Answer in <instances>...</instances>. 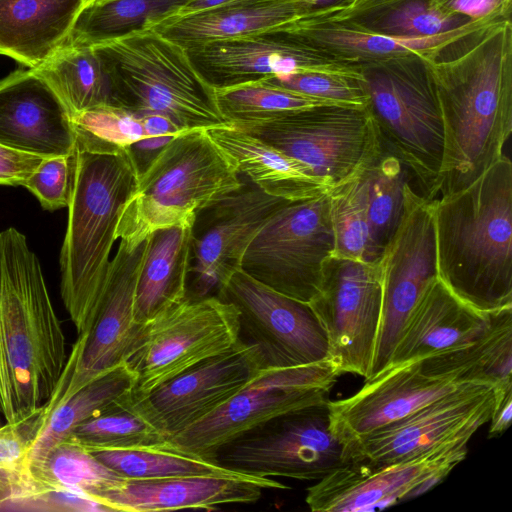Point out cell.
<instances>
[{
    "label": "cell",
    "instance_id": "9",
    "mask_svg": "<svg viewBox=\"0 0 512 512\" xmlns=\"http://www.w3.org/2000/svg\"><path fill=\"white\" fill-rule=\"evenodd\" d=\"M239 339L238 312L231 303L217 296L185 298L140 325L124 360L134 376L133 391L145 395Z\"/></svg>",
    "mask_w": 512,
    "mask_h": 512
},
{
    "label": "cell",
    "instance_id": "30",
    "mask_svg": "<svg viewBox=\"0 0 512 512\" xmlns=\"http://www.w3.org/2000/svg\"><path fill=\"white\" fill-rule=\"evenodd\" d=\"M419 362L428 376L512 387V307L493 312L490 326L475 340Z\"/></svg>",
    "mask_w": 512,
    "mask_h": 512
},
{
    "label": "cell",
    "instance_id": "13",
    "mask_svg": "<svg viewBox=\"0 0 512 512\" xmlns=\"http://www.w3.org/2000/svg\"><path fill=\"white\" fill-rule=\"evenodd\" d=\"M379 263L381 316L367 379L387 368L411 312L438 278L434 199L416 192L410 182L404 190L401 221Z\"/></svg>",
    "mask_w": 512,
    "mask_h": 512
},
{
    "label": "cell",
    "instance_id": "2",
    "mask_svg": "<svg viewBox=\"0 0 512 512\" xmlns=\"http://www.w3.org/2000/svg\"><path fill=\"white\" fill-rule=\"evenodd\" d=\"M438 278L484 313L512 307V163L503 155L476 180L434 199Z\"/></svg>",
    "mask_w": 512,
    "mask_h": 512
},
{
    "label": "cell",
    "instance_id": "50",
    "mask_svg": "<svg viewBox=\"0 0 512 512\" xmlns=\"http://www.w3.org/2000/svg\"><path fill=\"white\" fill-rule=\"evenodd\" d=\"M230 1L232 0H188L185 3V5L182 8H180L178 12L168 20H173L187 15L195 14L216 6L223 5Z\"/></svg>",
    "mask_w": 512,
    "mask_h": 512
},
{
    "label": "cell",
    "instance_id": "26",
    "mask_svg": "<svg viewBox=\"0 0 512 512\" xmlns=\"http://www.w3.org/2000/svg\"><path fill=\"white\" fill-rule=\"evenodd\" d=\"M305 0H232L162 22L154 30L186 50L281 29L305 14Z\"/></svg>",
    "mask_w": 512,
    "mask_h": 512
},
{
    "label": "cell",
    "instance_id": "15",
    "mask_svg": "<svg viewBox=\"0 0 512 512\" xmlns=\"http://www.w3.org/2000/svg\"><path fill=\"white\" fill-rule=\"evenodd\" d=\"M147 239L136 247L120 240L110 260L90 326L78 335L58 385L41 412L67 400L90 381L124 362L140 325L134 322L137 279Z\"/></svg>",
    "mask_w": 512,
    "mask_h": 512
},
{
    "label": "cell",
    "instance_id": "41",
    "mask_svg": "<svg viewBox=\"0 0 512 512\" xmlns=\"http://www.w3.org/2000/svg\"><path fill=\"white\" fill-rule=\"evenodd\" d=\"M76 148L117 154L147 138L141 114L119 106H100L71 115Z\"/></svg>",
    "mask_w": 512,
    "mask_h": 512
},
{
    "label": "cell",
    "instance_id": "35",
    "mask_svg": "<svg viewBox=\"0 0 512 512\" xmlns=\"http://www.w3.org/2000/svg\"><path fill=\"white\" fill-rule=\"evenodd\" d=\"M29 489L13 506L44 491L70 490L88 497L123 479L82 445L68 438L55 445L42 460L29 465Z\"/></svg>",
    "mask_w": 512,
    "mask_h": 512
},
{
    "label": "cell",
    "instance_id": "48",
    "mask_svg": "<svg viewBox=\"0 0 512 512\" xmlns=\"http://www.w3.org/2000/svg\"><path fill=\"white\" fill-rule=\"evenodd\" d=\"M147 137H174L182 130L168 117L158 114H141Z\"/></svg>",
    "mask_w": 512,
    "mask_h": 512
},
{
    "label": "cell",
    "instance_id": "22",
    "mask_svg": "<svg viewBox=\"0 0 512 512\" xmlns=\"http://www.w3.org/2000/svg\"><path fill=\"white\" fill-rule=\"evenodd\" d=\"M0 144L40 156H69L76 146L71 115L33 69L0 80Z\"/></svg>",
    "mask_w": 512,
    "mask_h": 512
},
{
    "label": "cell",
    "instance_id": "31",
    "mask_svg": "<svg viewBox=\"0 0 512 512\" xmlns=\"http://www.w3.org/2000/svg\"><path fill=\"white\" fill-rule=\"evenodd\" d=\"M134 376L123 362L90 381L67 400L33 418L35 433L28 463L39 462L74 429L134 390Z\"/></svg>",
    "mask_w": 512,
    "mask_h": 512
},
{
    "label": "cell",
    "instance_id": "45",
    "mask_svg": "<svg viewBox=\"0 0 512 512\" xmlns=\"http://www.w3.org/2000/svg\"><path fill=\"white\" fill-rule=\"evenodd\" d=\"M460 21L459 17L444 14L423 1L412 0L391 12L382 27L391 35L425 37L454 30Z\"/></svg>",
    "mask_w": 512,
    "mask_h": 512
},
{
    "label": "cell",
    "instance_id": "25",
    "mask_svg": "<svg viewBox=\"0 0 512 512\" xmlns=\"http://www.w3.org/2000/svg\"><path fill=\"white\" fill-rule=\"evenodd\" d=\"M492 314L470 307L437 278L411 312L387 367L420 361L475 340L490 326Z\"/></svg>",
    "mask_w": 512,
    "mask_h": 512
},
{
    "label": "cell",
    "instance_id": "3",
    "mask_svg": "<svg viewBox=\"0 0 512 512\" xmlns=\"http://www.w3.org/2000/svg\"><path fill=\"white\" fill-rule=\"evenodd\" d=\"M139 173L129 149L74 151L68 224L60 251V292L77 334L86 332L100 296L122 208Z\"/></svg>",
    "mask_w": 512,
    "mask_h": 512
},
{
    "label": "cell",
    "instance_id": "42",
    "mask_svg": "<svg viewBox=\"0 0 512 512\" xmlns=\"http://www.w3.org/2000/svg\"><path fill=\"white\" fill-rule=\"evenodd\" d=\"M35 433L33 418L0 426V506L22 497L29 488L28 454Z\"/></svg>",
    "mask_w": 512,
    "mask_h": 512
},
{
    "label": "cell",
    "instance_id": "43",
    "mask_svg": "<svg viewBox=\"0 0 512 512\" xmlns=\"http://www.w3.org/2000/svg\"><path fill=\"white\" fill-rule=\"evenodd\" d=\"M262 80L280 88L340 104L368 105L361 77L318 71H298Z\"/></svg>",
    "mask_w": 512,
    "mask_h": 512
},
{
    "label": "cell",
    "instance_id": "38",
    "mask_svg": "<svg viewBox=\"0 0 512 512\" xmlns=\"http://www.w3.org/2000/svg\"><path fill=\"white\" fill-rule=\"evenodd\" d=\"M214 90L217 106L231 124L261 122L297 110L340 104L280 88L263 80Z\"/></svg>",
    "mask_w": 512,
    "mask_h": 512
},
{
    "label": "cell",
    "instance_id": "8",
    "mask_svg": "<svg viewBox=\"0 0 512 512\" xmlns=\"http://www.w3.org/2000/svg\"><path fill=\"white\" fill-rule=\"evenodd\" d=\"M361 81L383 148L420 187L439 194L444 130L433 77L412 68H369Z\"/></svg>",
    "mask_w": 512,
    "mask_h": 512
},
{
    "label": "cell",
    "instance_id": "14",
    "mask_svg": "<svg viewBox=\"0 0 512 512\" xmlns=\"http://www.w3.org/2000/svg\"><path fill=\"white\" fill-rule=\"evenodd\" d=\"M328 341V360L339 375L370 374L382 305L379 262L330 255L316 295L308 303Z\"/></svg>",
    "mask_w": 512,
    "mask_h": 512
},
{
    "label": "cell",
    "instance_id": "40",
    "mask_svg": "<svg viewBox=\"0 0 512 512\" xmlns=\"http://www.w3.org/2000/svg\"><path fill=\"white\" fill-rule=\"evenodd\" d=\"M334 236L332 255L364 262L377 261L371 242L364 175L329 192Z\"/></svg>",
    "mask_w": 512,
    "mask_h": 512
},
{
    "label": "cell",
    "instance_id": "6",
    "mask_svg": "<svg viewBox=\"0 0 512 512\" xmlns=\"http://www.w3.org/2000/svg\"><path fill=\"white\" fill-rule=\"evenodd\" d=\"M433 80L444 130L439 187L444 195L468 186L504 155L512 132L511 83L496 49L474 68Z\"/></svg>",
    "mask_w": 512,
    "mask_h": 512
},
{
    "label": "cell",
    "instance_id": "29",
    "mask_svg": "<svg viewBox=\"0 0 512 512\" xmlns=\"http://www.w3.org/2000/svg\"><path fill=\"white\" fill-rule=\"evenodd\" d=\"M190 262L191 227L159 229L147 238L135 292L136 324L153 320L186 298Z\"/></svg>",
    "mask_w": 512,
    "mask_h": 512
},
{
    "label": "cell",
    "instance_id": "18",
    "mask_svg": "<svg viewBox=\"0 0 512 512\" xmlns=\"http://www.w3.org/2000/svg\"><path fill=\"white\" fill-rule=\"evenodd\" d=\"M496 397L494 385L466 383L409 416L350 442L346 446L348 459L392 464L442 446L469 441L489 422Z\"/></svg>",
    "mask_w": 512,
    "mask_h": 512
},
{
    "label": "cell",
    "instance_id": "10",
    "mask_svg": "<svg viewBox=\"0 0 512 512\" xmlns=\"http://www.w3.org/2000/svg\"><path fill=\"white\" fill-rule=\"evenodd\" d=\"M328 401L282 413L221 446L213 459L256 477L318 481L349 462L332 432Z\"/></svg>",
    "mask_w": 512,
    "mask_h": 512
},
{
    "label": "cell",
    "instance_id": "36",
    "mask_svg": "<svg viewBox=\"0 0 512 512\" xmlns=\"http://www.w3.org/2000/svg\"><path fill=\"white\" fill-rule=\"evenodd\" d=\"M409 178L403 163L385 150L364 174L371 242L377 261L401 221L404 190Z\"/></svg>",
    "mask_w": 512,
    "mask_h": 512
},
{
    "label": "cell",
    "instance_id": "4",
    "mask_svg": "<svg viewBox=\"0 0 512 512\" xmlns=\"http://www.w3.org/2000/svg\"><path fill=\"white\" fill-rule=\"evenodd\" d=\"M239 175L204 129L174 136L139 174L116 238L136 247L156 230L191 227L201 209L242 185Z\"/></svg>",
    "mask_w": 512,
    "mask_h": 512
},
{
    "label": "cell",
    "instance_id": "49",
    "mask_svg": "<svg viewBox=\"0 0 512 512\" xmlns=\"http://www.w3.org/2000/svg\"><path fill=\"white\" fill-rule=\"evenodd\" d=\"M499 0H450L449 7L466 16L480 17L490 13Z\"/></svg>",
    "mask_w": 512,
    "mask_h": 512
},
{
    "label": "cell",
    "instance_id": "20",
    "mask_svg": "<svg viewBox=\"0 0 512 512\" xmlns=\"http://www.w3.org/2000/svg\"><path fill=\"white\" fill-rule=\"evenodd\" d=\"M263 368L258 347L240 338L230 350L145 395L136 394L149 418L169 438L223 405Z\"/></svg>",
    "mask_w": 512,
    "mask_h": 512
},
{
    "label": "cell",
    "instance_id": "47",
    "mask_svg": "<svg viewBox=\"0 0 512 512\" xmlns=\"http://www.w3.org/2000/svg\"><path fill=\"white\" fill-rule=\"evenodd\" d=\"M496 391V403L489 420L488 438L503 434L510 426L512 418V387L496 388Z\"/></svg>",
    "mask_w": 512,
    "mask_h": 512
},
{
    "label": "cell",
    "instance_id": "11",
    "mask_svg": "<svg viewBox=\"0 0 512 512\" xmlns=\"http://www.w3.org/2000/svg\"><path fill=\"white\" fill-rule=\"evenodd\" d=\"M339 376L328 359L295 367L263 368L223 405L170 436L164 448L213 459L221 446L246 431L290 410L329 400Z\"/></svg>",
    "mask_w": 512,
    "mask_h": 512
},
{
    "label": "cell",
    "instance_id": "23",
    "mask_svg": "<svg viewBox=\"0 0 512 512\" xmlns=\"http://www.w3.org/2000/svg\"><path fill=\"white\" fill-rule=\"evenodd\" d=\"M264 489H289L271 478L239 475L123 478L89 497L109 511L151 512L185 508L214 510L221 505L254 503Z\"/></svg>",
    "mask_w": 512,
    "mask_h": 512
},
{
    "label": "cell",
    "instance_id": "27",
    "mask_svg": "<svg viewBox=\"0 0 512 512\" xmlns=\"http://www.w3.org/2000/svg\"><path fill=\"white\" fill-rule=\"evenodd\" d=\"M205 131L231 159L238 173L244 174L269 195L293 202L332 190L305 165L232 124L210 127Z\"/></svg>",
    "mask_w": 512,
    "mask_h": 512
},
{
    "label": "cell",
    "instance_id": "37",
    "mask_svg": "<svg viewBox=\"0 0 512 512\" xmlns=\"http://www.w3.org/2000/svg\"><path fill=\"white\" fill-rule=\"evenodd\" d=\"M91 453L126 479L245 475L226 469L213 459H204L165 448L98 450Z\"/></svg>",
    "mask_w": 512,
    "mask_h": 512
},
{
    "label": "cell",
    "instance_id": "44",
    "mask_svg": "<svg viewBox=\"0 0 512 512\" xmlns=\"http://www.w3.org/2000/svg\"><path fill=\"white\" fill-rule=\"evenodd\" d=\"M74 170V152L69 156L43 158L23 187L44 210L55 211L69 204Z\"/></svg>",
    "mask_w": 512,
    "mask_h": 512
},
{
    "label": "cell",
    "instance_id": "28",
    "mask_svg": "<svg viewBox=\"0 0 512 512\" xmlns=\"http://www.w3.org/2000/svg\"><path fill=\"white\" fill-rule=\"evenodd\" d=\"M88 0H0V54L37 68L64 44Z\"/></svg>",
    "mask_w": 512,
    "mask_h": 512
},
{
    "label": "cell",
    "instance_id": "12",
    "mask_svg": "<svg viewBox=\"0 0 512 512\" xmlns=\"http://www.w3.org/2000/svg\"><path fill=\"white\" fill-rule=\"evenodd\" d=\"M333 251L326 193L278 210L249 243L240 270L283 295L309 303L319 289L323 263Z\"/></svg>",
    "mask_w": 512,
    "mask_h": 512
},
{
    "label": "cell",
    "instance_id": "21",
    "mask_svg": "<svg viewBox=\"0 0 512 512\" xmlns=\"http://www.w3.org/2000/svg\"><path fill=\"white\" fill-rule=\"evenodd\" d=\"M464 384L424 374L419 361L389 366L366 379L362 388L350 397L328 401L330 427L346 447Z\"/></svg>",
    "mask_w": 512,
    "mask_h": 512
},
{
    "label": "cell",
    "instance_id": "46",
    "mask_svg": "<svg viewBox=\"0 0 512 512\" xmlns=\"http://www.w3.org/2000/svg\"><path fill=\"white\" fill-rule=\"evenodd\" d=\"M42 159L0 144V185L24 186Z\"/></svg>",
    "mask_w": 512,
    "mask_h": 512
},
{
    "label": "cell",
    "instance_id": "32",
    "mask_svg": "<svg viewBox=\"0 0 512 512\" xmlns=\"http://www.w3.org/2000/svg\"><path fill=\"white\" fill-rule=\"evenodd\" d=\"M33 71L49 84L70 115L116 106L110 71L93 46L61 47Z\"/></svg>",
    "mask_w": 512,
    "mask_h": 512
},
{
    "label": "cell",
    "instance_id": "17",
    "mask_svg": "<svg viewBox=\"0 0 512 512\" xmlns=\"http://www.w3.org/2000/svg\"><path fill=\"white\" fill-rule=\"evenodd\" d=\"M217 297L238 312L240 336L255 344L265 368H286L328 358L325 331L310 305L283 295L242 270L231 275Z\"/></svg>",
    "mask_w": 512,
    "mask_h": 512
},
{
    "label": "cell",
    "instance_id": "16",
    "mask_svg": "<svg viewBox=\"0 0 512 512\" xmlns=\"http://www.w3.org/2000/svg\"><path fill=\"white\" fill-rule=\"evenodd\" d=\"M468 442L392 464L349 461L309 486L305 501L313 512H366L420 496L466 458Z\"/></svg>",
    "mask_w": 512,
    "mask_h": 512
},
{
    "label": "cell",
    "instance_id": "33",
    "mask_svg": "<svg viewBox=\"0 0 512 512\" xmlns=\"http://www.w3.org/2000/svg\"><path fill=\"white\" fill-rule=\"evenodd\" d=\"M188 0H92L77 15L62 47H89L152 29Z\"/></svg>",
    "mask_w": 512,
    "mask_h": 512
},
{
    "label": "cell",
    "instance_id": "24",
    "mask_svg": "<svg viewBox=\"0 0 512 512\" xmlns=\"http://www.w3.org/2000/svg\"><path fill=\"white\" fill-rule=\"evenodd\" d=\"M187 52L214 89L298 71L324 72L317 53L282 29L216 41Z\"/></svg>",
    "mask_w": 512,
    "mask_h": 512
},
{
    "label": "cell",
    "instance_id": "7",
    "mask_svg": "<svg viewBox=\"0 0 512 512\" xmlns=\"http://www.w3.org/2000/svg\"><path fill=\"white\" fill-rule=\"evenodd\" d=\"M232 125L305 165L332 189L360 179L384 152L368 105H320Z\"/></svg>",
    "mask_w": 512,
    "mask_h": 512
},
{
    "label": "cell",
    "instance_id": "51",
    "mask_svg": "<svg viewBox=\"0 0 512 512\" xmlns=\"http://www.w3.org/2000/svg\"><path fill=\"white\" fill-rule=\"evenodd\" d=\"M309 6L311 5H326L337 0H305Z\"/></svg>",
    "mask_w": 512,
    "mask_h": 512
},
{
    "label": "cell",
    "instance_id": "1",
    "mask_svg": "<svg viewBox=\"0 0 512 512\" xmlns=\"http://www.w3.org/2000/svg\"><path fill=\"white\" fill-rule=\"evenodd\" d=\"M68 360L66 337L40 261L14 227L0 232V415L36 417Z\"/></svg>",
    "mask_w": 512,
    "mask_h": 512
},
{
    "label": "cell",
    "instance_id": "52",
    "mask_svg": "<svg viewBox=\"0 0 512 512\" xmlns=\"http://www.w3.org/2000/svg\"><path fill=\"white\" fill-rule=\"evenodd\" d=\"M89 1H92V0H88L87 2H89Z\"/></svg>",
    "mask_w": 512,
    "mask_h": 512
},
{
    "label": "cell",
    "instance_id": "5",
    "mask_svg": "<svg viewBox=\"0 0 512 512\" xmlns=\"http://www.w3.org/2000/svg\"><path fill=\"white\" fill-rule=\"evenodd\" d=\"M93 47L110 71L116 106L168 117L184 131L231 124L187 50L156 30H139Z\"/></svg>",
    "mask_w": 512,
    "mask_h": 512
},
{
    "label": "cell",
    "instance_id": "34",
    "mask_svg": "<svg viewBox=\"0 0 512 512\" xmlns=\"http://www.w3.org/2000/svg\"><path fill=\"white\" fill-rule=\"evenodd\" d=\"M70 439L87 451L162 448L168 436L149 418L132 391L74 429Z\"/></svg>",
    "mask_w": 512,
    "mask_h": 512
},
{
    "label": "cell",
    "instance_id": "39",
    "mask_svg": "<svg viewBox=\"0 0 512 512\" xmlns=\"http://www.w3.org/2000/svg\"><path fill=\"white\" fill-rule=\"evenodd\" d=\"M463 26L434 36L408 37L391 34H374L349 29L319 30L299 25L295 21L284 31L302 40L314 39L338 50L361 56H398L429 50L462 34Z\"/></svg>",
    "mask_w": 512,
    "mask_h": 512
},
{
    "label": "cell",
    "instance_id": "19",
    "mask_svg": "<svg viewBox=\"0 0 512 512\" xmlns=\"http://www.w3.org/2000/svg\"><path fill=\"white\" fill-rule=\"evenodd\" d=\"M289 202L243 181L237 190L201 209L191 226L190 272L195 276L186 298L210 296L212 289L218 293L240 270L254 236Z\"/></svg>",
    "mask_w": 512,
    "mask_h": 512
}]
</instances>
